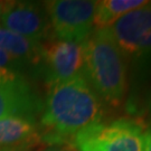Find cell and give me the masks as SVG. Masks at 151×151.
I'll list each match as a JSON object with an SVG mask.
<instances>
[{"instance_id": "obj_1", "label": "cell", "mask_w": 151, "mask_h": 151, "mask_svg": "<svg viewBox=\"0 0 151 151\" xmlns=\"http://www.w3.org/2000/svg\"><path fill=\"white\" fill-rule=\"evenodd\" d=\"M101 99L84 75L48 86L40 114L39 140L49 146H70L74 135L103 122Z\"/></svg>"}, {"instance_id": "obj_2", "label": "cell", "mask_w": 151, "mask_h": 151, "mask_svg": "<svg viewBox=\"0 0 151 151\" xmlns=\"http://www.w3.org/2000/svg\"><path fill=\"white\" fill-rule=\"evenodd\" d=\"M127 60L109 28L94 29L84 42L83 75L102 101L119 106L128 88Z\"/></svg>"}, {"instance_id": "obj_3", "label": "cell", "mask_w": 151, "mask_h": 151, "mask_svg": "<svg viewBox=\"0 0 151 151\" xmlns=\"http://www.w3.org/2000/svg\"><path fill=\"white\" fill-rule=\"evenodd\" d=\"M146 121L142 118H120L100 122L77 132L70 146L75 151H145Z\"/></svg>"}, {"instance_id": "obj_4", "label": "cell", "mask_w": 151, "mask_h": 151, "mask_svg": "<svg viewBox=\"0 0 151 151\" xmlns=\"http://www.w3.org/2000/svg\"><path fill=\"white\" fill-rule=\"evenodd\" d=\"M83 70L84 42L62 40L54 36L42 43L35 70L48 86L83 75Z\"/></svg>"}, {"instance_id": "obj_5", "label": "cell", "mask_w": 151, "mask_h": 151, "mask_svg": "<svg viewBox=\"0 0 151 151\" xmlns=\"http://www.w3.org/2000/svg\"><path fill=\"white\" fill-rule=\"evenodd\" d=\"M109 30L125 60L141 65L151 60V1L119 18Z\"/></svg>"}, {"instance_id": "obj_6", "label": "cell", "mask_w": 151, "mask_h": 151, "mask_svg": "<svg viewBox=\"0 0 151 151\" xmlns=\"http://www.w3.org/2000/svg\"><path fill=\"white\" fill-rule=\"evenodd\" d=\"M44 5L56 38L82 43L94 30L96 1L54 0L46 1Z\"/></svg>"}, {"instance_id": "obj_7", "label": "cell", "mask_w": 151, "mask_h": 151, "mask_svg": "<svg viewBox=\"0 0 151 151\" xmlns=\"http://www.w3.org/2000/svg\"><path fill=\"white\" fill-rule=\"evenodd\" d=\"M0 27L37 43L49 38L52 29L45 5L32 1H4Z\"/></svg>"}, {"instance_id": "obj_8", "label": "cell", "mask_w": 151, "mask_h": 151, "mask_svg": "<svg viewBox=\"0 0 151 151\" xmlns=\"http://www.w3.org/2000/svg\"><path fill=\"white\" fill-rule=\"evenodd\" d=\"M44 103L22 76L0 80V120L24 118L36 120Z\"/></svg>"}, {"instance_id": "obj_9", "label": "cell", "mask_w": 151, "mask_h": 151, "mask_svg": "<svg viewBox=\"0 0 151 151\" xmlns=\"http://www.w3.org/2000/svg\"><path fill=\"white\" fill-rule=\"evenodd\" d=\"M40 46L42 43L0 27V48L10 56L20 70L27 67L36 68L40 56Z\"/></svg>"}, {"instance_id": "obj_10", "label": "cell", "mask_w": 151, "mask_h": 151, "mask_svg": "<svg viewBox=\"0 0 151 151\" xmlns=\"http://www.w3.org/2000/svg\"><path fill=\"white\" fill-rule=\"evenodd\" d=\"M32 140H39L36 120L7 118L0 120V148L9 149L30 146Z\"/></svg>"}, {"instance_id": "obj_11", "label": "cell", "mask_w": 151, "mask_h": 151, "mask_svg": "<svg viewBox=\"0 0 151 151\" xmlns=\"http://www.w3.org/2000/svg\"><path fill=\"white\" fill-rule=\"evenodd\" d=\"M148 2L146 0H104L96 1L94 12V29L112 26L119 18L130 11L138 9Z\"/></svg>"}, {"instance_id": "obj_12", "label": "cell", "mask_w": 151, "mask_h": 151, "mask_svg": "<svg viewBox=\"0 0 151 151\" xmlns=\"http://www.w3.org/2000/svg\"><path fill=\"white\" fill-rule=\"evenodd\" d=\"M20 70L11 57L0 48V80H8L19 76Z\"/></svg>"}, {"instance_id": "obj_13", "label": "cell", "mask_w": 151, "mask_h": 151, "mask_svg": "<svg viewBox=\"0 0 151 151\" xmlns=\"http://www.w3.org/2000/svg\"><path fill=\"white\" fill-rule=\"evenodd\" d=\"M42 151H75L72 146H52Z\"/></svg>"}, {"instance_id": "obj_14", "label": "cell", "mask_w": 151, "mask_h": 151, "mask_svg": "<svg viewBox=\"0 0 151 151\" xmlns=\"http://www.w3.org/2000/svg\"><path fill=\"white\" fill-rule=\"evenodd\" d=\"M145 151H151V127L145 132Z\"/></svg>"}, {"instance_id": "obj_15", "label": "cell", "mask_w": 151, "mask_h": 151, "mask_svg": "<svg viewBox=\"0 0 151 151\" xmlns=\"http://www.w3.org/2000/svg\"><path fill=\"white\" fill-rule=\"evenodd\" d=\"M2 9H4V1H0V18H1V14H2Z\"/></svg>"}, {"instance_id": "obj_16", "label": "cell", "mask_w": 151, "mask_h": 151, "mask_svg": "<svg viewBox=\"0 0 151 151\" xmlns=\"http://www.w3.org/2000/svg\"><path fill=\"white\" fill-rule=\"evenodd\" d=\"M149 111H150V114H151V94H150V99H149Z\"/></svg>"}, {"instance_id": "obj_17", "label": "cell", "mask_w": 151, "mask_h": 151, "mask_svg": "<svg viewBox=\"0 0 151 151\" xmlns=\"http://www.w3.org/2000/svg\"><path fill=\"white\" fill-rule=\"evenodd\" d=\"M0 151H1V150H0Z\"/></svg>"}]
</instances>
